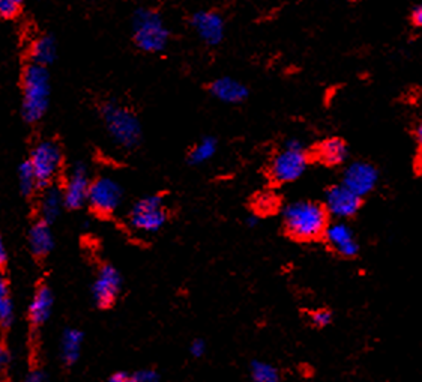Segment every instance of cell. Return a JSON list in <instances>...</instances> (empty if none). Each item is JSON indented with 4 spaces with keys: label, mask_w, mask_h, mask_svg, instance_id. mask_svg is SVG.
<instances>
[{
    "label": "cell",
    "mask_w": 422,
    "mask_h": 382,
    "mask_svg": "<svg viewBox=\"0 0 422 382\" xmlns=\"http://www.w3.org/2000/svg\"><path fill=\"white\" fill-rule=\"evenodd\" d=\"M328 211L316 202H295L284 210V228L297 241H316L325 237L328 229Z\"/></svg>",
    "instance_id": "obj_1"
},
{
    "label": "cell",
    "mask_w": 422,
    "mask_h": 382,
    "mask_svg": "<svg viewBox=\"0 0 422 382\" xmlns=\"http://www.w3.org/2000/svg\"><path fill=\"white\" fill-rule=\"evenodd\" d=\"M50 103L47 66L30 63L23 74V118L33 123L43 119Z\"/></svg>",
    "instance_id": "obj_2"
},
{
    "label": "cell",
    "mask_w": 422,
    "mask_h": 382,
    "mask_svg": "<svg viewBox=\"0 0 422 382\" xmlns=\"http://www.w3.org/2000/svg\"><path fill=\"white\" fill-rule=\"evenodd\" d=\"M101 116L105 128L116 143L122 148H136L142 139V127L137 116L125 105L116 101H107L101 107Z\"/></svg>",
    "instance_id": "obj_3"
},
{
    "label": "cell",
    "mask_w": 422,
    "mask_h": 382,
    "mask_svg": "<svg viewBox=\"0 0 422 382\" xmlns=\"http://www.w3.org/2000/svg\"><path fill=\"white\" fill-rule=\"evenodd\" d=\"M132 35L140 50L160 53L169 44V29L161 15L151 10H138L132 19Z\"/></svg>",
    "instance_id": "obj_4"
},
{
    "label": "cell",
    "mask_w": 422,
    "mask_h": 382,
    "mask_svg": "<svg viewBox=\"0 0 422 382\" xmlns=\"http://www.w3.org/2000/svg\"><path fill=\"white\" fill-rule=\"evenodd\" d=\"M308 164V157L299 140H288L271 164V175L279 184L299 179Z\"/></svg>",
    "instance_id": "obj_5"
},
{
    "label": "cell",
    "mask_w": 422,
    "mask_h": 382,
    "mask_svg": "<svg viewBox=\"0 0 422 382\" xmlns=\"http://www.w3.org/2000/svg\"><path fill=\"white\" fill-rule=\"evenodd\" d=\"M167 221V211L164 208L162 197L146 196L132 206L129 214L131 226L143 234H155Z\"/></svg>",
    "instance_id": "obj_6"
},
{
    "label": "cell",
    "mask_w": 422,
    "mask_h": 382,
    "mask_svg": "<svg viewBox=\"0 0 422 382\" xmlns=\"http://www.w3.org/2000/svg\"><path fill=\"white\" fill-rule=\"evenodd\" d=\"M62 149L53 140H43L32 149L30 164L36 173L39 187H48L62 168Z\"/></svg>",
    "instance_id": "obj_7"
},
{
    "label": "cell",
    "mask_w": 422,
    "mask_h": 382,
    "mask_svg": "<svg viewBox=\"0 0 422 382\" xmlns=\"http://www.w3.org/2000/svg\"><path fill=\"white\" fill-rule=\"evenodd\" d=\"M123 191L113 178L101 177L92 182L87 203L98 214L110 215L118 210L122 202Z\"/></svg>",
    "instance_id": "obj_8"
},
{
    "label": "cell",
    "mask_w": 422,
    "mask_h": 382,
    "mask_svg": "<svg viewBox=\"0 0 422 382\" xmlns=\"http://www.w3.org/2000/svg\"><path fill=\"white\" fill-rule=\"evenodd\" d=\"M120 289L122 277L119 271L112 267V265H103L101 270L98 271V276L92 286V294L96 305L101 307V309H109L118 300Z\"/></svg>",
    "instance_id": "obj_9"
},
{
    "label": "cell",
    "mask_w": 422,
    "mask_h": 382,
    "mask_svg": "<svg viewBox=\"0 0 422 382\" xmlns=\"http://www.w3.org/2000/svg\"><path fill=\"white\" fill-rule=\"evenodd\" d=\"M362 197L355 194L344 184L334 185L328 190L325 197V208L328 214L335 219H349L359 211Z\"/></svg>",
    "instance_id": "obj_10"
},
{
    "label": "cell",
    "mask_w": 422,
    "mask_h": 382,
    "mask_svg": "<svg viewBox=\"0 0 422 382\" xmlns=\"http://www.w3.org/2000/svg\"><path fill=\"white\" fill-rule=\"evenodd\" d=\"M92 182L89 181L87 170L83 164H76L71 169L68 179L65 182L63 199L65 206L70 210H78L83 205L87 202L89 191Z\"/></svg>",
    "instance_id": "obj_11"
},
{
    "label": "cell",
    "mask_w": 422,
    "mask_h": 382,
    "mask_svg": "<svg viewBox=\"0 0 422 382\" xmlns=\"http://www.w3.org/2000/svg\"><path fill=\"white\" fill-rule=\"evenodd\" d=\"M377 179V170L373 165L363 161H357L352 163L349 168L344 170L343 184L349 190H352L355 194L363 197L374 190Z\"/></svg>",
    "instance_id": "obj_12"
},
{
    "label": "cell",
    "mask_w": 422,
    "mask_h": 382,
    "mask_svg": "<svg viewBox=\"0 0 422 382\" xmlns=\"http://www.w3.org/2000/svg\"><path fill=\"white\" fill-rule=\"evenodd\" d=\"M193 28L206 44L217 46L224 38V20L212 11H202L193 15Z\"/></svg>",
    "instance_id": "obj_13"
},
{
    "label": "cell",
    "mask_w": 422,
    "mask_h": 382,
    "mask_svg": "<svg viewBox=\"0 0 422 382\" xmlns=\"http://www.w3.org/2000/svg\"><path fill=\"white\" fill-rule=\"evenodd\" d=\"M325 238L328 244L334 248V250L344 257H353L359 252V245L357 239L353 237V232L346 223L337 221L334 224H329Z\"/></svg>",
    "instance_id": "obj_14"
},
{
    "label": "cell",
    "mask_w": 422,
    "mask_h": 382,
    "mask_svg": "<svg viewBox=\"0 0 422 382\" xmlns=\"http://www.w3.org/2000/svg\"><path fill=\"white\" fill-rule=\"evenodd\" d=\"M54 304V296L52 289L47 285H41L35 294H33L32 301L29 304V321L32 322V325L39 327L45 323L50 316H52Z\"/></svg>",
    "instance_id": "obj_15"
},
{
    "label": "cell",
    "mask_w": 422,
    "mask_h": 382,
    "mask_svg": "<svg viewBox=\"0 0 422 382\" xmlns=\"http://www.w3.org/2000/svg\"><path fill=\"white\" fill-rule=\"evenodd\" d=\"M211 94L222 103L238 104L248 97V89L244 83L231 77H221L211 85Z\"/></svg>",
    "instance_id": "obj_16"
},
{
    "label": "cell",
    "mask_w": 422,
    "mask_h": 382,
    "mask_svg": "<svg viewBox=\"0 0 422 382\" xmlns=\"http://www.w3.org/2000/svg\"><path fill=\"white\" fill-rule=\"evenodd\" d=\"M30 252L36 257H45L54 247V237L50 229V223L39 220L29 230Z\"/></svg>",
    "instance_id": "obj_17"
},
{
    "label": "cell",
    "mask_w": 422,
    "mask_h": 382,
    "mask_svg": "<svg viewBox=\"0 0 422 382\" xmlns=\"http://www.w3.org/2000/svg\"><path fill=\"white\" fill-rule=\"evenodd\" d=\"M63 206H65L63 191L54 187H47L39 202L41 220L47 223H53L57 217H59Z\"/></svg>",
    "instance_id": "obj_18"
},
{
    "label": "cell",
    "mask_w": 422,
    "mask_h": 382,
    "mask_svg": "<svg viewBox=\"0 0 422 382\" xmlns=\"http://www.w3.org/2000/svg\"><path fill=\"white\" fill-rule=\"evenodd\" d=\"M83 339H85V336L77 328H68L63 331L61 354L66 366H72L80 359Z\"/></svg>",
    "instance_id": "obj_19"
},
{
    "label": "cell",
    "mask_w": 422,
    "mask_h": 382,
    "mask_svg": "<svg viewBox=\"0 0 422 382\" xmlns=\"http://www.w3.org/2000/svg\"><path fill=\"white\" fill-rule=\"evenodd\" d=\"M317 157L320 161L329 165L341 164L347 157V146L341 139H326L317 146Z\"/></svg>",
    "instance_id": "obj_20"
},
{
    "label": "cell",
    "mask_w": 422,
    "mask_h": 382,
    "mask_svg": "<svg viewBox=\"0 0 422 382\" xmlns=\"http://www.w3.org/2000/svg\"><path fill=\"white\" fill-rule=\"evenodd\" d=\"M56 39L52 35L39 37L30 48V59L32 63H36L41 66H47L53 63L56 59Z\"/></svg>",
    "instance_id": "obj_21"
},
{
    "label": "cell",
    "mask_w": 422,
    "mask_h": 382,
    "mask_svg": "<svg viewBox=\"0 0 422 382\" xmlns=\"http://www.w3.org/2000/svg\"><path fill=\"white\" fill-rule=\"evenodd\" d=\"M217 154V140L213 137H204L188 154V161L197 165L209 161Z\"/></svg>",
    "instance_id": "obj_22"
},
{
    "label": "cell",
    "mask_w": 422,
    "mask_h": 382,
    "mask_svg": "<svg viewBox=\"0 0 422 382\" xmlns=\"http://www.w3.org/2000/svg\"><path fill=\"white\" fill-rule=\"evenodd\" d=\"M14 321V303L10 294V286H8L6 280L0 279V322L2 327L8 328L11 327Z\"/></svg>",
    "instance_id": "obj_23"
},
{
    "label": "cell",
    "mask_w": 422,
    "mask_h": 382,
    "mask_svg": "<svg viewBox=\"0 0 422 382\" xmlns=\"http://www.w3.org/2000/svg\"><path fill=\"white\" fill-rule=\"evenodd\" d=\"M251 382H281L279 372L269 363L255 360L251 363Z\"/></svg>",
    "instance_id": "obj_24"
},
{
    "label": "cell",
    "mask_w": 422,
    "mask_h": 382,
    "mask_svg": "<svg viewBox=\"0 0 422 382\" xmlns=\"http://www.w3.org/2000/svg\"><path fill=\"white\" fill-rule=\"evenodd\" d=\"M19 185L24 196H30L39 187L36 173L33 170L30 161H24L19 168Z\"/></svg>",
    "instance_id": "obj_25"
},
{
    "label": "cell",
    "mask_w": 422,
    "mask_h": 382,
    "mask_svg": "<svg viewBox=\"0 0 422 382\" xmlns=\"http://www.w3.org/2000/svg\"><path fill=\"white\" fill-rule=\"evenodd\" d=\"M23 0H0V15L3 19H12L19 14Z\"/></svg>",
    "instance_id": "obj_26"
},
{
    "label": "cell",
    "mask_w": 422,
    "mask_h": 382,
    "mask_svg": "<svg viewBox=\"0 0 422 382\" xmlns=\"http://www.w3.org/2000/svg\"><path fill=\"white\" fill-rule=\"evenodd\" d=\"M131 376H132V382H160V375L154 369L138 370Z\"/></svg>",
    "instance_id": "obj_27"
},
{
    "label": "cell",
    "mask_w": 422,
    "mask_h": 382,
    "mask_svg": "<svg viewBox=\"0 0 422 382\" xmlns=\"http://www.w3.org/2000/svg\"><path fill=\"white\" fill-rule=\"evenodd\" d=\"M330 319H333V314H330L328 310H316L311 313V322L313 325H316L319 328H324L330 323Z\"/></svg>",
    "instance_id": "obj_28"
},
{
    "label": "cell",
    "mask_w": 422,
    "mask_h": 382,
    "mask_svg": "<svg viewBox=\"0 0 422 382\" xmlns=\"http://www.w3.org/2000/svg\"><path fill=\"white\" fill-rule=\"evenodd\" d=\"M189 352H191V355L196 356V359H200V356H203L204 352H206L204 340H202V339L193 340L191 345H189Z\"/></svg>",
    "instance_id": "obj_29"
},
{
    "label": "cell",
    "mask_w": 422,
    "mask_h": 382,
    "mask_svg": "<svg viewBox=\"0 0 422 382\" xmlns=\"http://www.w3.org/2000/svg\"><path fill=\"white\" fill-rule=\"evenodd\" d=\"M24 382H45V376L39 369H33L29 372V375L26 376V381Z\"/></svg>",
    "instance_id": "obj_30"
},
{
    "label": "cell",
    "mask_w": 422,
    "mask_h": 382,
    "mask_svg": "<svg viewBox=\"0 0 422 382\" xmlns=\"http://www.w3.org/2000/svg\"><path fill=\"white\" fill-rule=\"evenodd\" d=\"M107 382H132V376L125 372H118L112 375Z\"/></svg>",
    "instance_id": "obj_31"
},
{
    "label": "cell",
    "mask_w": 422,
    "mask_h": 382,
    "mask_svg": "<svg viewBox=\"0 0 422 382\" xmlns=\"http://www.w3.org/2000/svg\"><path fill=\"white\" fill-rule=\"evenodd\" d=\"M412 20L418 28H422V3H419L412 12Z\"/></svg>",
    "instance_id": "obj_32"
},
{
    "label": "cell",
    "mask_w": 422,
    "mask_h": 382,
    "mask_svg": "<svg viewBox=\"0 0 422 382\" xmlns=\"http://www.w3.org/2000/svg\"><path fill=\"white\" fill-rule=\"evenodd\" d=\"M11 361V354L5 348H2V351H0V363H2V366H6L8 363Z\"/></svg>",
    "instance_id": "obj_33"
},
{
    "label": "cell",
    "mask_w": 422,
    "mask_h": 382,
    "mask_svg": "<svg viewBox=\"0 0 422 382\" xmlns=\"http://www.w3.org/2000/svg\"><path fill=\"white\" fill-rule=\"evenodd\" d=\"M0 262H2V265L6 263V248L3 243L0 244Z\"/></svg>",
    "instance_id": "obj_34"
},
{
    "label": "cell",
    "mask_w": 422,
    "mask_h": 382,
    "mask_svg": "<svg viewBox=\"0 0 422 382\" xmlns=\"http://www.w3.org/2000/svg\"><path fill=\"white\" fill-rule=\"evenodd\" d=\"M246 223H248V224H250V226H255V224H257V219H255V217H254V215H251V217H248Z\"/></svg>",
    "instance_id": "obj_35"
},
{
    "label": "cell",
    "mask_w": 422,
    "mask_h": 382,
    "mask_svg": "<svg viewBox=\"0 0 422 382\" xmlns=\"http://www.w3.org/2000/svg\"><path fill=\"white\" fill-rule=\"evenodd\" d=\"M418 142H419V145L422 148V123H421L419 128H418Z\"/></svg>",
    "instance_id": "obj_36"
}]
</instances>
